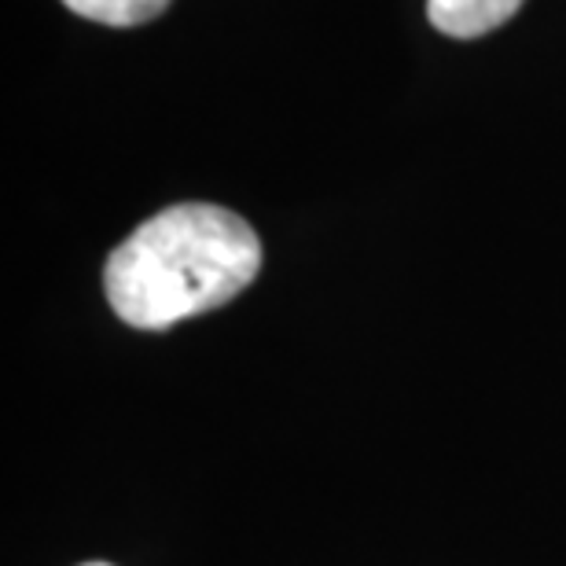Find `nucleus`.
Masks as SVG:
<instances>
[{
  "mask_svg": "<svg viewBox=\"0 0 566 566\" xmlns=\"http://www.w3.org/2000/svg\"><path fill=\"white\" fill-rule=\"evenodd\" d=\"M262 243L240 213L210 202H180L144 221L107 258L104 287L122 321L163 332L210 313L251 287Z\"/></svg>",
  "mask_w": 566,
  "mask_h": 566,
  "instance_id": "1",
  "label": "nucleus"
},
{
  "mask_svg": "<svg viewBox=\"0 0 566 566\" xmlns=\"http://www.w3.org/2000/svg\"><path fill=\"white\" fill-rule=\"evenodd\" d=\"M523 0H427V19L449 38L471 41L496 27H504Z\"/></svg>",
  "mask_w": 566,
  "mask_h": 566,
  "instance_id": "2",
  "label": "nucleus"
},
{
  "mask_svg": "<svg viewBox=\"0 0 566 566\" xmlns=\"http://www.w3.org/2000/svg\"><path fill=\"white\" fill-rule=\"evenodd\" d=\"M74 15L104 22V27H140L163 15L169 0H63Z\"/></svg>",
  "mask_w": 566,
  "mask_h": 566,
  "instance_id": "3",
  "label": "nucleus"
},
{
  "mask_svg": "<svg viewBox=\"0 0 566 566\" xmlns=\"http://www.w3.org/2000/svg\"><path fill=\"white\" fill-rule=\"evenodd\" d=\"M85 566H111V563H85Z\"/></svg>",
  "mask_w": 566,
  "mask_h": 566,
  "instance_id": "4",
  "label": "nucleus"
}]
</instances>
